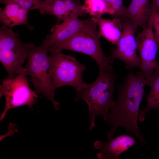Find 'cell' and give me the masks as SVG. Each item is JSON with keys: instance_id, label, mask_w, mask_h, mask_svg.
Masks as SVG:
<instances>
[{"instance_id": "6da1fadb", "label": "cell", "mask_w": 159, "mask_h": 159, "mask_svg": "<svg viewBox=\"0 0 159 159\" xmlns=\"http://www.w3.org/2000/svg\"><path fill=\"white\" fill-rule=\"evenodd\" d=\"M145 79L140 71L136 74L130 72L118 87L117 100L106 120L111 127L107 134L109 140L113 138L116 129L122 126L128 133H133L142 143L147 144L138 125L140 105L146 85Z\"/></svg>"}, {"instance_id": "7a4b0ae2", "label": "cell", "mask_w": 159, "mask_h": 159, "mask_svg": "<svg viewBox=\"0 0 159 159\" xmlns=\"http://www.w3.org/2000/svg\"><path fill=\"white\" fill-rule=\"evenodd\" d=\"M116 78L112 67L99 73L92 83L88 84L85 88L77 92L74 101L82 99L86 102L88 107L91 122L90 130L96 127L95 120L97 117L102 116L106 121L109 110L114 107L116 102L113 100V93Z\"/></svg>"}, {"instance_id": "3957f363", "label": "cell", "mask_w": 159, "mask_h": 159, "mask_svg": "<svg viewBox=\"0 0 159 159\" xmlns=\"http://www.w3.org/2000/svg\"><path fill=\"white\" fill-rule=\"evenodd\" d=\"M97 24L92 17L77 33L62 42L51 44L48 48L50 52L67 49L82 53L93 58L97 63L99 73L112 67L113 62L103 52L100 43L102 37L97 28Z\"/></svg>"}, {"instance_id": "277c9868", "label": "cell", "mask_w": 159, "mask_h": 159, "mask_svg": "<svg viewBox=\"0 0 159 159\" xmlns=\"http://www.w3.org/2000/svg\"><path fill=\"white\" fill-rule=\"evenodd\" d=\"M49 46L46 39L39 46H35L33 43H29L28 60L25 68L26 74L30 77L36 92L44 95L52 102L55 110H58L60 104L54 98L55 90L49 72L48 54Z\"/></svg>"}, {"instance_id": "5b68a950", "label": "cell", "mask_w": 159, "mask_h": 159, "mask_svg": "<svg viewBox=\"0 0 159 159\" xmlns=\"http://www.w3.org/2000/svg\"><path fill=\"white\" fill-rule=\"evenodd\" d=\"M49 55V72L54 90L64 86L72 87L78 92L88 85L82 79L85 65L80 63L76 58L65 54L61 51L50 52Z\"/></svg>"}, {"instance_id": "8992f818", "label": "cell", "mask_w": 159, "mask_h": 159, "mask_svg": "<svg viewBox=\"0 0 159 159\" xmlns=\"http://www.w3.org/2000/svg\"><path fill=\"white\" fill-rule=\"evenodd\" d=\"M29 43H24L19 34L12 28L3 24L0 28V61L5 69L8 78L14 77L23 69L27 58Z\"/></svg>"}, {"instance_id": "52a82bcc", "label": "cell", "mask_w": 159, "mask_h": 159, "mask_svg": "<svg viewBox=\"0 0 159 159\" xmlns=\"http://www.w3.org/2000/svg\"><path fill=\"white\" fill-rule=\"evenodd\" d=\"M25 68L16 77L4 79L0 85V97L4 95L5 106L0 117L1 121L8 111L12 109L27 105L31 110L39 96L30 87Z\"/></svg>"}, {"instance_id": "ba28073f", "label": "cell", "mask_w": 159, "mask_h": 159, "mask_svg": "<svg viewBox=\"0 0 159 159\" xmlns=\"http://www.w3.org/2000/svg\"><path fill=\"white\" fill-rule=\"evenodd\" d=\"M123 31L115 49H112L110 59H118L123 62L126 68L132 71L135 68L140 67V61L137 54V44L135 36L138 26L127 18L121 19Z\"/></svg>"}, {"instance_id": "9c48e42d", "label": "cell", "mask_w": 159, "mask_h": 159, "mask_svg": "<svg viewBox=\"0 0 159 159\" xmlns=\"http://www.w3.org/2000/svg\"><path fill=\"white\" fill-rule=\"evenodd\" d=\"M152 29L149 26L143 29L135 37L140 61V71L145 79L150 77L156 70L159 69L156 59L159 47Z\"/></svg>"}, {"instance_id": "30bf717a", "label": "cell", "mask_w": 159, "mask_h": 159, "mask_svg": "<svg viewBox=\"0 0 159 159\" xmlns=\"http://www.w3.org/2000/svg\"><path fill=\"white\" fill-rule=\"evenodd\" d=\"M138 143L133 137L125 134L117 136L106 143L96 141L94 145L95 149L99 150L96 155L98 158L119 159L121 154Z\"/></svg>"}, {"instance_id": "8fae6325", "label": "cell", "mask_w": 159, "mask_h": 159, "mask_svg": "<svg viewBox=\"0 0 159 159\" xmlns=\"http://www.w3.org/2000/svg\"><path fill=\"white\" fill-rule=\"evenodd\" d=\"M79 16L76 14L72 15L62 23L54 26L51 29V34L46 39L49 45L67 39L79 32L89 19V18L80 19L78 18Z\"/></svg>"}, {"instance_id": "7c38bea8", "label": "cell", "mask_w": 159, "mask_h": 159, "mask_svg": "<svg viewBox=\"0 0 159 159\" xmlns=\"http://www.w3.org/2000/svg\"><path fill=\"white\" fill-rule=\"evenodd\" d=\"M151 13L150 0H131L127 8L124 18L128 19L135 25L141 27L143 29L150 26Z\"/></svg>"}, {"instance_id": "4fadbf2b", "label": "cell", "mask_w": 159, "mask_h": 159, "mask_svg": "<svg viewBox=\"0 0 159 159\" xmlns=\"http://www.w3.org/2000/svg\"><path fill=\"white\" fill-rule=\"evenodd\" d=\"M97 24L100 33L112 44L117 45L123 32L122 20L113 18L112 20L104 19L100 16L92 17Z\"/></svg>"}, {"instance_id": "5bb4252c", "label": "cell", "mask_w": 159, "mask_h": 159, "mask_svg": "<svg viewBox=\"0 0 159 159\" xmlns=\"http://www.w3.org/2000/svg\"><path fill=\"white\" fill-rule=\"evenodd\" d=\"M29 11L16 4L6 5L3 10L0 8V22L11 28L22 24L28 26L27 14Z\"/></svg>"}, {"instance_id": "9a60e30c", "label": "cell", "mask_w": 159, "mask_h": 159, "mask_svg": "<svg viewBox=\"0 0 159 159\" xmlns=\"http://www.w3.org/2000/svg\"><path fill=\"white\" fill-rule=\"evenodd\" d=\"M145 83L146 85L150 87L151 90L147 97L146 107L139 111L138 119L141 122L144 120L147 113L149 111L154 109L159 110V69L145 79Z\"/></svg>"}, {"instance_id": "2e32d148", "label": "cell", "mask_w": 159, "mask_h": 159, "mask_svg": "<svg viewBox=\"0 0 159 159\" xmlns=\"http://www.w3.org/2000/svg\"><path fill=\"white\" fill-rule=\"evenodd\" d=\"M82 6L86 13L91 17L100 16L106 14L113 16L114 14V11L104 0H84Z\"/></svg>"}, {"instance_id": "e0dca14e", "label": "cell", "mask_w": 159, "mask_h": 159, "mask_svg": "<svg viewBox=\"0 0 159 159\" xmlns=\"http://www.w3.org/2000/svg\"><path fill=\"white\" fill-rule=\"evenodd\" d=\"M0 2L5 5L16 4L29 11L37 9L42 14L46 13L47 6L44 4L43 0H0Z\"/></svg>"}, {"instance_id": "ac0fdd59", "label": "cell", "mask_w": 159, "mask_h": 159, "mask_svg": "<svg viewBox=\"0 0 159 159\" xmlns=\"http://www.w3.org/2000/svg\"><path fill=\"white\" fill-rule=\"evenodd\" d=\"M47 13L55 16L59 20L63 21L71 15L64 0H56L51 6H48Z\"/></svg>"}, {"instance_id": "d6986e66", "label": "cell", "mask_w": 159, "mask_h": 159, "mask_svg": "<svg viewBox=\"0 0 159 159\" xmlns=\"http://www.w3.org/2000/svg\"><path fill=\"white\" fill-rule=\"evenodd\" d=\"M109 7L114 11V18H125L127 8L124 5L122 0H104Z\"/></svg>"}, {"instance_id": "ffe728a7", "label": "cell", "mask_w": 159, "mask_h": 159, "mask_svg": "<svg viewBox=\"0 0 159 159\" xmlns=\"http://www.w3.org/2000/svg\"><path fill=\"white\" fill-rule=\"evenodd\" d=\"M67 8L71 14H78L84 16L86 13L82 9V5L76 0H64Z\"/></svg>"}, {"instance_id": "44dd1931", "label": "cell", "mask_w": 159, "mask_h": 159, "mask_svg": "<svg viewBox=\"0 0 159 159\" xmlns=\"http://www.w3.org/2000/svg\"><path fill=\"white\" fill-rule=\"evenodd\" d=\"M150 26L155 30L154 35L155 39L159 45V13L152 10L150 23Z\"/></svg>"}, {"instance_id": "7402d4cb", "label": "cell", "mask_w": 159, "mask_h": 159, "mask_svg": "<svg viewBox=\"0 0 159 159\" xmlns=\"http://www.w3.org/2000/svg\"><path fill=\"white\" fill-rule=\"evenodd\" d=\"M151 7L152 10L159 13V0H153Z\"/></svg>"}, {"instance_id": "603a6c76", "label": "cell", "mask_w": 159, "mask_h": 159, "mask_svg": "<svg viewBox=\"0 0 159 159\" xmlns=\"http://www.w3.org/2000/svg\"><path fill=\"white\" fill-rule=\"evenodd\" d=\"M56 0H43L44 4L46 6L52 5Z\"/></svg>"}, {"instance_id": "cb8c5ba5", "label": "cell", "mask_w": 159, "mask_h": 159, "mask_svg": "<svg viewBox=\"0 0 159 159\" xmlns=\"http://www.w3.org/2000/svg\"><path fill=\"white\" fill-rule=\"evenodd\" d=\"M78 2L80 3V4H81V1L82 0H76Z\"/></svg>"}, {"instance_id": "d4e9b609", "label": "cell", "mask_w": 159, "mask_h": 159, "mask_svg": "<svg viewBox=\"0 0 159 159\" xmlns=\"http://www.w3.org/2000/svg\"><path fill=\"white\" fill-rule=\"evenodd\" d=\"M158 46H159V45H158Z\"/></svg>"}]
</instances>
